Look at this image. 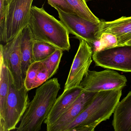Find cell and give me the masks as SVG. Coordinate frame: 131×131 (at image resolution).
<instances>
[{
    "mask_svg": "<svg viewBox=\"0 0 131 131\" xmlns=\"http://www.w3.org/2000/svg\"><path fill=\"white\" fill-rule=\"evenodd\" d=\"M34 41L48 43L63 51L70 49L69 32L60 20L41 7L32 6L28 25Z\"/></svg>",
    "mask_w": 131,
    "mask_h": 131,
    "instance_id": "obj_1",
    "label": "cell"
},
{
    "mask_svg": "<svg viewBox=\"0 0 131 131\" xmlns=\"http://www.w3.org/2000/svg\"><path fill=\"white\" fill-rule=\"evenodd\" d=\"M122 95V89L97 92L92 102L63 131H93L114 113Z\"/></svg>",
    "mask_w": 131,
    "mask_h": 131,
    "instance_id": "obj_2",
    "label": "cell"
},
{
    "mask_svg": "<svg viewBox=\"0 0 131 131\" xmlns=\"http://www.w3.org/2000/svg\"><path fill=\"white\" fill-rule=\"evenodd\" d=\"M60 89L56 78L49 80L38 87L16 131H40L55 104Z\"/></svg>",
    "mask_w": 131,
    "mask_h": 131,
    "instance_id": "obj_3",
    "label": "cell"
},
{
    "mask_svg": "<svg viewBox=\"0 0 131 131\" xmlns=\"http://www.w3.org/2000/svg\"><path fill=\"white\" fill-rule=\"evenodd\" d=\"M34 0H7L0 18V40L5 44L28 26Z\"/></svg>",
    "mask_w": 131,
    "mask_h": 131,
    "instance_id": "obj_4",
    "label": "cell"
},
{
    "mask_svg": "<svg viewBox=\"0 0 131 131\" xmlns=\"http://www.w3.org/2000/svg\"><path fill=\"white\" fill-rule=\"evenodd\" d=\"M9 79L6 117L3 123L0 125V131H9L16 129L30 102L29 91L25 85L21 89L17 88L10 71Z\"/></svg>",
    "mask_w": 131,
    "mask_h": 131,
    "instance_id": "obj_5",
    "label": "cell"
},
{
    "mask_svg": "<svg viewBox=\"0 0 131 131\" xmlns=\"http://www.w3.org/2000/svg\"><path fill=\"white\" fill-rule=\"evenodd\" d=\"M92 59L96 66L131 72V45L125 44L94 51Z\"/></svg>",
    "mask_w": 131,
    "mask_h": 131,
    "instance_id": "obj_6",
    "label": "cell"
},
{
    "mask_svg": "<svg viewBox=\"0 0 131 131\" xmlns=\"http://www.w3.org/2000/svg\"><path fill=\"white\" fill-rule=\"evenodd\" d=\"M127 82L125 76L111 69L100 72L89 70L80 86L85 91L98 92L122 89L126 85Z\"/></svg>",
    "mask_w": 131,
    "mask_h": 131,
    "instance_id": "obj_7",
    "label": "cell"
},
{
    "mask_svg": "<svg viewBox=\"0 0 131 131\" xmlns=\"http://www.w3.org/2000/svg\"><path fill=\"white\" fill-rule=\"evenodd\" d=\"M57 10L60 21L70 34L79 40H85L90 46L99 41L98 34L100 23H95L77 14L66 13L60 9Z\"/></svg>",
    "mask_w": 131,
    "mask_h": 131,
    "instance_id": "obj_8",
    "label": "cell"
},
{
    "mask_svg": "<svg viewBox=\"0 0 131 131\" xmlns=\"http://www.w3.org/2000/svg\"><path fill=\"white\" fill-rule=\"evenodd\" d=\"M93 50L85 40H80V44L73 60L63 90L79 86L89 71L92 62Z\"/></svg>",
    "mask_w": 131,
    "mask_h": 131,
    "instance_id": "obj_9",
    "label": "cell"
},
{
    "mask_svg": "<svg viewBox=\"0 0 131 131\" xmlns=\"http://www.w3.org/2000/svg\"><path fill=\"white\" fill-rule=\"evenodd\" d=\"M22 31L14 38L5 44H1L0 56L8 67L13 77L15 85L18 89L24 86L22 72L21 44Z\"/></svg>",
    "mask_w": 131,
    "mask_h": 131,
    "instance_id": "obj_10",
    "label": "cell"
},
{
    "mask_svg": "<svg viewBox=\"0 0 131 131\" xmlns=\"http://www.w3.org/2000/svg\"><path fill=\"white\" fill-rule=\"evenodd\" d=\"M97 93L84 91L47 131H63L89 106Z\"/></svg>",
    "mask_w": 131,
    "mask_h": 131,
    "instance_id": "obj_11",
    "label": "cell"
},
{
    "mask_svg": "<svg viewBox=\"0 0 131 131\" xmlns=\"http://www.w3.org/2000/svg\"><path fill=\"white\" fill-rule=\"evenodd\" d=\"M85 91L80 86L66 90L57 99L44 123L48 130Z\"/></svg>",
    "mask_w": 131,
    "mask_h": 131,
    "instance_id": "obj_12",
    "label": "cell"
},
{
    "mask_svg": "<svg viewBox=\"0 0 131 131\" xmlns=\"http://www.w3.org/2000/svg\"><path fill=\"white\" fill-rule=\"evenodd\" d=\"M103 33H109L116 37L118 46L125 45L131 39V16L122 17L112 21H101L98 36L100 40Z\"/></svg>",
    "mask_w": 131,
    "mask_h": 131,
    "instance_id": "obj_13",
    "label": "cell"
},
{
    "mask_svg": "<svg viewBox=\"0 0 131 131\" xmlns=\"http://www.w3.org/2000/svg\"><path fill=\"white\" fill-rule=\"evenodd\" d=\"M112 126L115 131H131V91L117 104Z\"/></svg>",
    "mask_w": 131,
    "mask_h": 131,
    "instance_id": "obj_14",
    "label": "cell"
},
{
    "mask_svg": "<svg viewBox=\"0 0 131 131\" xmlns=\"http://www.w3.org/2000/svg\"><path fill=\"white\" fill-rule=\"evenodd\" d=\"M9 84V71L0 56V125L3 123L6 117Z\"/></svg>",
    "mask_w": 131,
    "mask_h": 131,
    "instance_id": "obj_15",
    "label": "cell"
},
{
    "mask_svg": "<svg viewBox=\"0 0 131 131\" xmlns=\"http://www.w3.org/2000/svg\"><path fill=\"white\" fill-rule=\"evenodd\" d=\"M34 41L29 27L27 26L22 31L20 44L22 75L24 80L27 70L30 65L34 62L33 53Z\"/></svg>",
    "mask_w": 131,
    "mask_h": 131,
    "instance_id": "obj_16",
    "label": "cell"
},
{
    "mask_svg": "<svg viewBox=\"0 0 131 131\" xmlns=\"http://www.w3.org/2000/svg\"><path fill=\"white\" fill-rule=\"evenodd\" d=\"M66 1L72 7L77 15L95 23H100L101 22V20L89 8L85 0H66Z\"/></svg>",
    "mask_w": 131,
    "mask_h": 131,
    "instance_id": "obj_17",
    "label": "cell"
},
{
    "mask_svg": "<svg viewBox=\"0 0 131 131\" xmlns=\"http://www.w3.org/2000/svg\"><path fill=\"white\" fill-rule=\"evenodd\" d=\"M57 49L51 45L39 41H34V61H41L53 53Z\"/></svg>",
    "mask_w": 131,
    "mask_h": 131,
    "instance_id": "obj_18",
    "label": "cell"
},
{
    "mask_svg": "<svg viewBox=\"0 0 131 131\" xmlns=\"http://www.w3.org/2000/svg\"><path fill=\"white\" fill-rule=\"evenodd\" d=\"M63 52L61 50L57 49L53 53L41 61L49 72V79L55 75L59 69Z\"/></svg>",
    "mask_w": 131,
    "mask_h": 131,
    "instance_id": "obj_19",
    "label": "cell"
},
{
    "mask_svg": "<svg viewBox=\"0 0 131 131\" xmlns=\"http://www.w3.org/2000/svg\"><path fill=\"white\" fill-rule=\"evenodd\" d=\"M42 66L41 61H35L30 65L27 70L24 80V85L28 91L34 89L37 74Z\"/></svg>",
    "mask_w": 131,
    "mask_h": 131,
    "instance_id": "obj_20",
    "label": "cell"
},
{
    "mask_svg": "<svg viewBox=\"0 0 131 131\" xmlns=\"http://www.w3.org/2000/svg\"><path fill=\"white\" fill-rule=\"evenodd\" d=\"M99 43L100 50L118 46V41L116 37L111 34H102L100 36Z\"/></svg>",
    "mask_w": 131,
    "mask_h": 131,
    "instance_id": "obj_21",
    "label": "cell"
},
{
    "mask_svg": "<svg viewBox=\"0 0 131 131\" xmlns=\"http://www.w3.org/2000/svg\"><path fill=\"white\" fill-rule=\"evenodd\" d=\"M47 1L48 4L56 10L60 9L66 13L77 14L66 0H47Z\"/></svg>",
    "mask_w": 131,
    "mask_h": 131,
    "instance_id": "obj_22",
    "label": "cell"
},
{
    "mask_svg": "<svg viewBox=\"0 0 131 131\" xmlns=\"http://www.w3.org/2000/svg\"><path fill=\"white\" fill-rule=\"evenodd\" d=\"M49 79V72L43 64L37 74V77L34 85V88H37L42 85L47 80Z\"/></svg>",
    "mask_w": 131,
    "mask_h": 131,
    "instance_id": "obj_23",
    "label": "cell"
},
{
    "mask_svg": "<svg viewBox=\"0 0 131 131\" xmlns=\"http://www.w3.org/2000/svg\"><path fill=\"white\" fill-rule=\"evenodd\" d=\"M7 0H0V14L1 17L3 16L6 6V2Z\"/></svg>",
    "mask_w": 131,
    "mask_h": 131,
    "instance_id": "obj_24",
    "label": "cell"
},
{
    "mask_svg": "<svg viewBox=\"0 0 131 131\" xmlns=\"http://www.w3.org/2000/svg\"><path fill=\"white\" fill-rule=\"evenodd\" d=\"M126 44V45H131V39L129 41H128Z\"/></svg>",
    "mask_w": 131,
    "mask_h": 131,
    "instance_id": "obj_25",
    "label": "cell"
},
{
    "mask_svg": "<svg viewBox=\"0 0 131 131\" xmlns=\"http://www.w3.org/2000/svg\"><path fill=\"white\" fill-rule=\"evenodd\" d=\"M86 1H90V0H85Z\"/></svg>",
    "mask_w": 131,
    "mask_h": 131,
    "instance_id": "obj_26",
    "label": "cell"
}]
</instances>
